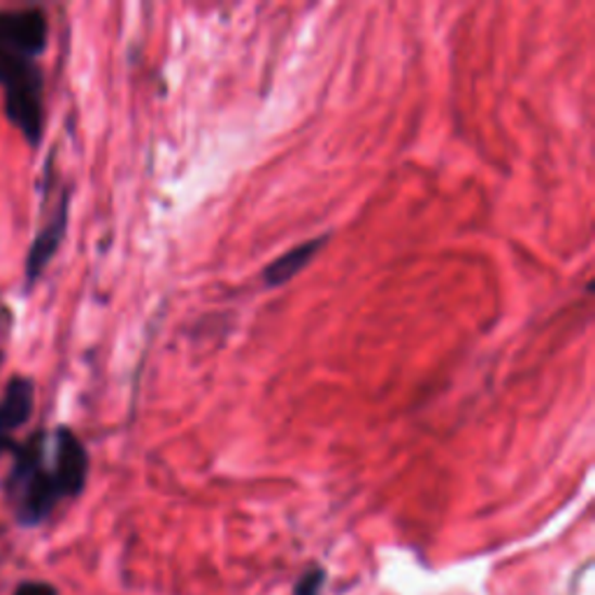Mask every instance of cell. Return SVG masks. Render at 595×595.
I'll return each instance as SVG.
<instances>
[{
  "instance_id": "obj_5",
  "label": "cell",
  "mask_w": 595,
  "mask_h": 595,
  "mask_svg": "<svg viewBox=\"0 0 595 595\" xmlns=\"http://www.w3.org/2000/svg\"><path fill=\"white\" fill-rule=\"evenodd\" d=\"M68 214H71V191H63L61 203L54 212V217L40 230L38 238L33 240L30 252L26 256V282L33 287L52 263L54 254L61 250V242L68 233Z\"/></svg>"
},
{
  "instance_id": "obj_3",
  "label": "cell",
  "mask_w": 595,
  "mask_h": 595,
  "mask_svg": "<svg viewBox=\"0 0 595 595\" xmlns=\"http://www.w3.org/2000/svg\"><path fill=\"white\" fill-rule=\"evenodd\" d=\"M54 477L63 498H77L89 479V452L85 442L68 426H59L54 433Z\"/></svg>"
},
{
  "instance_id": "obj_4",
  "label": "cell",
  "mask_w": 595,
  "mask_h": 595,
  "mask_svg": "<svg viewBox=\"0 0 595 595\" xmlns=\"http://www.w3.org/2000/svg\"><path fill=\"white\" fill-rule=\"evenodd\" d=\"M10 493L16 495V519L22 526L42 523L63 498L54 470H47L45 463Z\"/></svg>"
},
{
  "instance_id": "obj_6",
  "label": "cell",
  "mask_w": 595,
  "mask_h": 595,
  "mask_svg": "<svg viewBox=\"0 0 595 595\" xmlns=\"http://www.w3.org/2000/svg\"><path fill=\"white\" fill-rule=\"evenodd\" d=\"M36 405V384L28 377H12L3 395H0V438H10L16 428H22Z\"/></svg>"
},
{
  "instance_id": "obj_1",
  "label": "cell",
  "mask_w": 595,
  "mask_h": 595,
  "mask_svg": "<svg viewBox=\"0 0 595 595\" xmlns=\"http://www.w3.org/2000/svg\"><path fill=\"white\" fill-rule=\"evenodd\" d=\"M0 87L5 91L8 119L36 147L45 128V79L36 61L0 47Z\"/></svg>"
},
{
  "instance_id": "obj_9",
  "label": "cell",
  "mask_w": 595,
  "mask_h": 595,
  "mask_svg": "<svg viewBox=\"0 0 595 595\" xmlns=\"http://www.w3.org/2000/svg\"><path fill=\"white\" fill-rule=\"evenodd\" d=\"M12 595H56V588L47 582H24L14 588Z\"/></svg>"
},
{
  "instance_id": "obj_8",
  "label": "cell",
  "mask_w": 595,
  "mask_h": 595,
  "mask_svg": "<svg viewBox=\"0 0 595 595\" xmlns=\"http://www.w3.org/2000/svg\"><path fill=\"white\" fill-rule=\"evenodd\" d=\"M326 582V572L321 568H312L307 570L301 580L295 584L293 595H319Z\"/></svg>"
},
{
  "instance_id": "obj_2",
  "label": "cell",
  "mask_w": 595,
  "mask_h": 595,
  "mask_svg": "<svg viewBox=\"0 0 595 595\" xmlns=\"http://www.w3.org/2000/svg\"><path fill=\"white\" fill-rule=\"evenodd\" d=\"M47 14L40 8L0 10V47L36 61L47 49Z\"/></svg>"
},
{
  "instance_id": "obj_10",
  "label": "cell",
  "mask_w": 595,
  "mask_h": 595,
  "mask_svg": "<svg viewBox=\"0 0 595 595\" xmlns=\"http://www.w3.org/2000/svg\"><path fill=\"white\" fill-rule=\"evenodd\" d=\"M14 452H16V444L12 442V438H0V456L14 454Z\"/></svg>"
},
{
  "instance_id": "obj_11",
  "label": "cell",
  "mask_w": 595,
  "mask_h": 595,
  "mask_svg": "<svg viewBox=\"0 0 595 595\" xmlns=\"http://www.w3.org/2000/svg\"><path fill=\"white\" fill-rule=\"evenodd\" d=\"M0 363H3V352H0Z\"/></svg>"
},
{
  "instance_id": "obj_7",
  "label": "cell",
  "mask_w": 595,
  "mask_h": 595,
  "mask_svg": "<svg viewBox=\"0 0 595 595\" xmlns=\"http://www.w3.org/2000/svg\"><path fill=\"white\" fill-rule=\"evenodd\" d=\"M328 233L326 236H319V238H312L303 244H298L293 246V250H289L287 254H282L279 258H275L273 263H268L266 268H263V284H266L268 289H275V287H284L289 284L291 279L298 275V273H303L309 263L314 261V256H317L321 250H324V244L328 242Z\"/></svg>"
}]
</instances>
